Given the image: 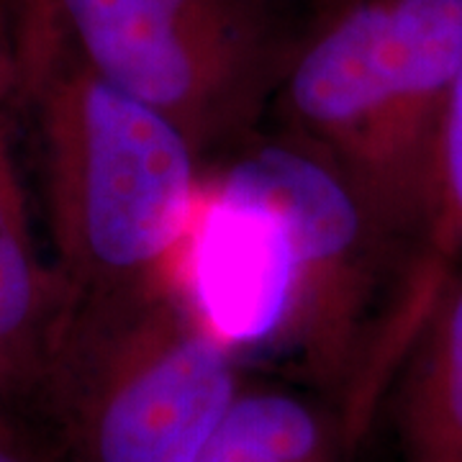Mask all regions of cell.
<instances>
[{"label": "cell", "instance_id": "obj_1", "mask_svg": "<svg viewBox=\"0 0 462 462\" xmlns=\"http://www.w3.org/2000/svg\"><path fill=\"white\" fill-rule=\"evenodd\" d=\"M14 103L65 303L172 273L203 188L200 154L172 121L103 80L44 0H26Z\"/></svg>", "mask_w": 462, "mask_h": 462}, {"label": "cell", "instance_id": "obj_2", "mask_svg": "<svg viewBox=\"0 0 462 462\" xmlns=\"http://www.w3.org/2000/svg\"><path fill=\"white\" fill-rule=\"evenodd\" d=\"M462 65V0H339L278 88L291 136L324 154L416 260L439 121Z\"/></svg>", "mask_w": 462, "mask_h": 462}, {"label": "cell", "instance_id": "obj_3", "mask_svg": "<svg viewBox=\"0 0 462 462\" xmlns=\"http://www.w3.org/2000/svg\"><path fill=\"white\" fill-rule=\"evenodd\" d=\"M236 393L234 349L167 273L65 303L36 403L67 462H193Z\"/></svg>", "mask_w": 462, "mask_h": 462}, {"label": "cell", "instance_id": "obj_4", "mask_svg": "<svg viewBox=\"0 0 462 462\" xmlns=\"http://www.w3.org/2000/svg\"><path fill=\"white\" fill-rule=\"evenodd\" d=\"M75 51L200 157L278 96L311 23L293 0H44Z\"/></svg>", "mask_w": 462, "mask_h": 462}, {"label": "cell", "instance_id": "obj_5", "mask_svg": "<svg viewBox=\"0 0 462 462\" xmlns=\"http://www.w3.org/2000/svg\"><path fill=\"white\" fill-rule=\"evenodd\" d=\"M226 170L273 206L288 236L293 300L281 345L342 396L345 413L396 314L411 252L324 154L291 134L245 149Z\"/></svg>", "mask_w": 462, "mask_h": 462}, {"label": "cell", "instance_id": "obj_6", "mask_svg": "<svg viewBox=\"0 0 462 462\" xmlns=\"http://www.w3.org/2000/svg\"><path fill=\"white\" fill-rule=\"evenodd\" d=\"M172 273L234 352L281 345L293 300L288 236L273 206L226 167L203 180Z\"/></svg>", "mask_w": 462, "mask_h": 462}, {"label": "cell", "instance_id": "obj_7", "mask_svg": "<svg viewBox=\"0 0 462 462\" xmlns=\"http://www.w3.org/2000/svg\"><path fill=\"white\" fill-rule=\"evenodd\" d=\"M16 67L0 78V363L21 401H33L65 288L50 254H42L32 196L18 160Z\"/></svg>", "mask_w": 462, "mask_h": 462}, {"label": "cell", "instance_id": "obj_8", "mask_svg": "<svg viewBox=\"0 0 462 462\" xmlns=\"http://www.w3.org/2000/svg\"><path fill=\"white\" fill-rule=\"evenodd\" d=\"M403 462H462V275L434 298L396 380Z\"/></svg>", "mask_w": 462, "mask_h": 462}, {"label": "cell", "instance_id": "obj_9", "mask_svg": "<svg viewBox=\"0 0 462 462\" xmlns=\"http://www.w3.org/2000/svg\"><path fill=\"white\" fill-rule=\"evenodd\" d=\"M193 462H342L331 427L300 398L236 393Z\"/></svg>", "mask_w": 462, "mask_h": 462}, {"label": "cell", "instance_id": "obj_10", "mask_svg": "<svg viewBox=\"0 0 462 462\" xmlns=\"http://www.w3.org/2000/svg\"><path fill=\"white\" fill-rule=\"evenodd\" d=\"M462 257V65L447 96L431 160L430 203L411 267L431 275H455Z\"/></svg>", "mask_w": 462, "mask_h": 462}, {"label": "cell", "instance_id": "obj_11", "mask_svg": "<svg viewBox=\"0 0 462 462\" xmlns=\"http://www.w3.org/2000/svg\"><path fill=\"white\" fill-rule=\"evenodd\" d=\"M26 0H0V78L14 72Z\"/></svg>", "mask_w": 462, "mask_h": 462}, {"label": "cell", "instance_id": "obj_12", "mask_svg": "<svg viewBox=\"0 0 462 462\" xmlns=\"http://www.w3.org/2000/svg\"><path fill=\"white\" fill-rule=\"evenodd\" d=\"M0 462H51V457L18 430L14 419L8 424H0Z\"/></svg>", "mask_w": 462, "mask_h": 462}, {"label": "cell", "instance_id": "obj_13", "mask_svg": "<svg viewBox=\"0 0 462 462\" xmlns=\"http://www.w3.org/2000/svg\"><path fill=\"white\" fill-rule=\"evenodd\" d=\"M18 403H23V401H21L18 391L14 388L8 373H5V367L0 363V424L14 421V409H16Z\"/></svg>", "mask_w": 462, "mask_h": 462}, {"label": "cell", "instance_id": "obj_14", "mask_svg": "<svg viewBox=\"0 0 462 462\" xmlns=\"http://www.w3.org/2000/svg\"><path fill=\"white\" fill-rule=\"evenodd\" d=\"M334 3H339V0H321V5H324V8H329V5H334Z\"/></svg>", "mask_w": 462, "mask_h": 462}]
</instances>
